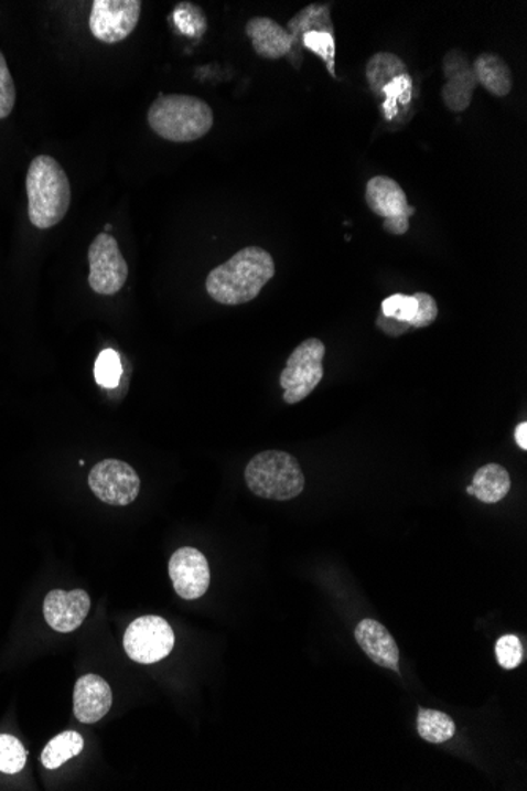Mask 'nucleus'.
<instances>
[{"instance_id": "18", "label": "nucleus", "mask_w": 527, "mask_h": 791, "mask_svg": "<svg viewBox=\"0 0 527 791\" xmlns=\"http://www.w3.org/2000/svg\"><path fill=\"white\" fill-rule=\"evenodd\" d=\"M510 475L501 464L490 463L475 472L472 479L474 496L482 503L496 504L510 492Z\"/></svg>"}, {"instance_id": "28", "label": "nucleus", "mask_w": 527, "mask_h": 791, "mask_svg": "<svg viewBox=\"0 0 527 791\" xmlns=\"http://www.w3.org/2000/svg\"><path fill=\"white\" fill-rule=\"evenodd\" d=\"M17 104V87L6 56L0 51V119H7L12 115Z\"/></svg>"}, {"instance_id": "12", "label": "nucleus", "mask_w": 527, "mask_h": 791, "mask_svg": "<svg viewBox=\"0 0 527 791\" xmlns=\"http://www.w3.org/2000/svg\"><path fill=\"white\" fill-rule=\"evenodd\" d=\"M442 70L445 76L442 100L452 113L466 111L478 86L470 57L456 47L450 50L442 61Z\"/></svg>"}, {"instance_id": "13", "label": "nucleus", "mask_w": 527, "mask_h": 791, "mask_svg": "<svg viewBox=\"0 0 527 791\" xmlns=\"http://www.w3.org/2000/svg\"><path fill=\"white\" fill-rule=\"evenodd\" d=\"M90 597L84 589H54L46 596L43 603V613L51 629L61 633H68L80 628L89 617Z\"/></svg>"}, {"instance_id": "8", "label": "nucleus", "mask_w": 527, "mask_h": 791, "mask_svg": "<svg viewBox=\"0 0 527 791\" xmlns=\"http://www.w3.org/2000/svg\"><path fill=\"white\" fill-rule=\"evenodd\" d=\"M365 201L372 212L384 218V229L394 236L408 233L409 218L416 209L409 206L408 196L397 181L387 175H376L367 182Z\"/></svg>"}, {"instance_id": "10", "label": "nucleus", "mask_w": 527, "mask_h": 791, "mask_svg": "<svg viewBox=\"0 0 527 791\" xmlns=\"http://www.w3.org/2000/svg\"><path fill=\"white\" fill-rule=\"evenodd\" d=\"M139 0H95L89 17L90 32L106 45H115L133 34L141 17Z\"/></svg>"}, {"instance_id": "19", "label": "nucleus", "mask_w": 527, "mask_h": 791, "mask_svg": "<svg viewBox=\"0 0 527 791\" xmlns=\"http://www.w3.org/2000/svg\"><path fill=\"white\" fill-rule=\"evenodd\" d=\"M287 31L291 34L294 46L309 32L324 31L333 34L331 6H327V3H311V6L300 10L294 18H291Z\"/></svg>"}, {"instance_id": "7", "label": "nucleus", "mask_w": 527, "mask_h": 791, "mask_svg": "<svg viewBox=\"0 0 527 791\" xmlns=\"http://www.w3.org/2000/svg\"><path fill=\"white\" fill-rule=\"evenodd\" d=\"M89 287L100 296H115L127 284L128 266L111 234L100 233L90 244Z\"/></svg>"}, {"instance_id": "17", "label": "nucleus", "mask_w": 527, "mask_h": 791, "mask_svg": "<svg viewBox=\"0 0 527 791\" xmlns=\"http://www.w3.org/2000/svg\"><path fill=\"white\" fill-rule=\"evenodd\" d=\"M472 68H474L477 83L494 97H507L510 94L514 78H512L510 67L505 64L503 57L497 54H481L475 58Z\"/></svg>"}, {"instance_id": "20", "label": "nucleus", "mask_w": 527, "mask_h": 791, "mask_svg": "<svg viewBox=\"0 0 527 791\" xmlns=\"http://www.w3.org/2000/svg\"><path fill=\"white\" fill-rule=\"evenodd\" d=\"M405 73H408L405 62L391 53H376L369 58L367 68H365L369 89L376 95H379L387 84Z\"/></svg>"}, {"instance_id": "5", "label": "nucleus", "mask_w": 527, "mask_h": 791, "mask_svg": "<svg viewBox=\"0 0 527 791\" xmlns=\"http://www.w3.org/2000/svg\"><path fill=\"white\" fill-rule=\"evenodd\" d=\"M325 344L320 339H309L299 344L288 359L287 368L281 372L280 386L284 389L288 405L305 400L324 378L322 361Z\"/></svg>"}, {"instance_id": "33", "label": "nucleus", "mask_w": 527, "mask_h": 791, "mask_svg": "<svg viewBox=\"0 0 527 791\" xmlns=\"http://www.w3.org/2000/svg\"><path fill=\"white\" fill-rule=\"evenodd\" d=\"M111 231H112V226L109 225V223H108V225L105 226V233L109 234V233H111Z\"/></svg>"}, {"instance_id": "2", "label": "nucleus", "mask_w": 527, "mask_h": 791, "mask_svg": "<svg viewBox=\"0 0 527 791\" xmlns=\"http://www.w3.org/2000/svg\"><path fill=\"white\" fill-rule=\"evenodd\" d=\"M28 212L32 225L50 229L67 215L72 186L67 172L50 156H39L29 164L25 178Z\"/></svg>"}, {"instance_id": "11", "label": "nucleus", "mask_w": 527, "mask_h": 791, "mask_svg": "<svg viewBox=\"0 0 527 791\" xmlns=\"http://www.w3.org/2000/svg\"><path fill=\"white\" fill-rule=\"evenodd\" d=\"M170 577L182 599L195 600L206 595L211 586V567L196 548H179L170 559Z\"/></svg>"}, {"instance_id": "32", "label": "nucleus", "mask_w": 527, "mask_h": 791, "mask_svg": "<svg viewBox=\"0 0 527 791\" xmlns=\"http://www.w3.org/2000/svg\"><path fill=\"white\" fill-rule=\"evenodd\" d=\"M515 441L523 450L527 449V423H521L515 428Z\"/></svg>"}, {"instance_id": "14", "label": "nucleus", "mask_w": 527, "mask_h": 791, "mask_svg": "<svg viewBox=\"0 0 527 791\" xmlns=\"http://www.w3.org/2000/svg\"><path fill=\"white\" fill-rule=\"evenodd\" d=\"M111 706L112 691L104 677L89 673L76 681L73 712L79 723H98L109 713Z\"/></svg>"}, {"instance_id": "6", "label": "nucleus", "mask_w": 527, "mask_h": 791, "mask_svg": "<svg viewBox=\"0 0 527 791\" xmlns=\"http://www.w3.org/2000/svg\"><path fill=\"white\" fill-rule=\"evenodd\" d=\"M174 631L163 618L148 617L138 618L128 626L123 635V648L128 658L139 664H157L171 654L174 650Z\"/></svg>"}, {"instance_id": "30", "label": "nucleus", "mask_w": 527, "mask_h": 791, "mask_svg": "<svg viewBox=\"0 0 527 791\" xmlns=\"http://www.w3.org/2000/svg\"><path fill=\"white\" fill-rule=\"evenodd\" d=\"M413 298L417 299V314L411 321V328L422 329L433 324L438 318L439 309L433 296L428 292H416Z\"/></svg>"}, {"instance_id": "27", "label": "nucleus", "mask_w": 527, "mask_h": 791, "mask_svg": "<svg viewBox=\"0 0 527 791\" xmlns=\"http://www.w3.org/2000/svg\"><path fill=\"white\" fill-rule=\"evenodd\" d=\"M380 314L391 320L411 324L417 314V299L413 296L394 295L384 300Z\"/></svg>"}, {"instance_id": "26", "label": "nucleus", "mask_w": 527, "mask_h": 791, "mask_svg": "<svg viewBox=\"0 0 527 791\" xmlns=\"http://www.w3.org/2000/svg\"><path fill=\"white\" fill-rule=\"evenodd\" d=\"M122 378V364L115 350H105L95 362V380L98 386L115 389Z\"/></svg>"}, {"instance_id": "24", "label": "nucleus", "mask_w": 527, "mask_h": 791, "mask_svg": "<svg viewBox=\"0 0 527 791\" xmlns=\"http://www.w3.org/2000/svg\"><path fill=\"white\" fill-rule=\"evenodd\" d=\"M28 761V750L20 739L12 735H0V772L17 774L23 771Z\"/></svg>"}, {"instance_id": "15", "label": "nucleus", "mask_w": 527, "mask_h": 791, "mask_svg": "<svg viewBox=\"0 0 527 791\" xmlns=\"http://www.w3.org/2000/svg\"><path fill=\"white\" fill-rule=\"evenodd\" d=\"M354 635H356L362 651L376 665L400 673V650H398V644L391 633L380 622L375 620L361 621Z\"/></svg>"}, {"instance_id": "21", "label": "nucleus", "mask_w": 527, "mask_h": 791, "mask_svg": "<svg viewBox=\"0 0 527 791\" xmlns=\"http://www.w3.org/2000/svg\"><path fill=\"white\" fill-rule=\"evenodd\" d=\"M417 730L420 738L424 741L441 745L449 741L456 734V725L452 717L445 713L434 712V709L419 708V717H417Z\"/></svg>"}, {"instance_id": "9", "label": "nucleus", "mask_w": 527, "mask_h": 791, "mask_svg": "<svg viewBox=\"0 0 527 791\" xmlns=\"http://www.w3.org/2000/svg\"><path fill=\"white\" fill-rule=\"evenodd\" d=\"M87 482L101 503L117 507L133 503L141 490L138 472L122 460L98 461L90 470Z\"/></svg>"}, {"instance_id": "23", "label": "nucleus", "mask_w": 527, "mask_h": 791, "mask_svg": "<svg viewBox=\"0 0 527 791\" xmlns=\"http://www.w3.org/2000/svg\"><path fill=\"white\" fill-rule=\"evenodd\" d=\"M380 94H384V97H386V100H384L383 104L384 116H386L387 120H391L398 115L400 105H409V101H411V75H409V73H405V75L398 76V78L391 81L390 84H387V86L380 90Z\"/></svg>"}, {"instance_id": "29", "label": "nucleus", "mask_w": 527, "mask_h": 791, "mask_svg": "<svg viewBox=\"0 0 527 791\" xmlns=\"http://www.w3.org/2000/svg\"><path fill=\"white\" fill-rule=\"evenodd\" d=\"M496 658L503 669H516L523 661L521 640L516 635L501 637L496 643Z\"/></svg>"}, {"instance_id": "4", "label": "nucleus", "mask_w": 527, "mask_h": 791, "mask_svg": "<svg viewBox=\"0 0 527 791\" xmlns=\"http://www.w3.org/2000/svg\"><path fill=\"white\" fill-rule=\"evenodd\" d=\"M245 482L264 500L289 501L305 489V475L299 461L283 450H264L245 468Z\"/></svg>"}, {"instance_id": "31", "label": "nucleus", "mask_w": 527, "mask_h": 791, "mask_svg": "<svg viewBox=\"0 0 527 791\" xmlns=\"http://www.w3.org/2000/svg\"><path fill=\"white\" fill-rule=\"evenodd\" d=\"M376 325L386 333V335L389 336H400L402 333H406L411 329V325L406 324V322H400L397 320H391V318H386L384 314L379 313L378 321H376Z\"/></svg>"}, {"instance_id": "16", "label": "nucleus", "mask_w": 527, "mask_h": 791, "mask_svg": "<svg viewBox=\"0 0 527 791\" xmlns=\"http://www.w3.org/2000/svg\"><path fill=\"white\" fill-rule=\"evenodd\" d=\"M248 39H250L252 50L258 56L277 61V58L287 57L294 51V42L287 29L281 28L272 18L256 17L251 18L245 28Z\"/></svg>"}, {"instance_id": "22", "label": "nucleus", "mask_w": 527, "mask_h": 791, "mask_svg": "<svg viewBox=\"0 0 527 791\" xmlns=\"http://www.w3.org/2000/svg\"><path fill=\"white\" fill-rule=\"evenodd\" d=\"M84 749L83 736L76 731H64L51 739L43 750L42 763L47 769H57L72 758L78 757Z\"/></svg>"}, {"instance_id": "25", "label": "nucleus", "mask_w": 527, "mask_h": 791, "mask_svg": "<svg viewBox=\"0 0 527 791\" xmlns=\"http://www.w3.org/2000/svg\"><path fill=\"white\" fill-rule=\"evenodd\" d=\"M300 45L310 50L311 53L320 56L327 65L329 73L336 78L335 75V36L332 32L313 31L309 32L300 39Z\"/></svg>"}, {"instance_id": "34", "label": "nucleus", "mask_w": 527, "mask_h": 791, "mask_svg": "<svg viewBox=\"0 0 527 791\" xmlns=\"http://www.w3.org/2000/svg\"><path fill=\"white\" fill-rule=\"evenodd\" d=\"M466 492L470 494H474V489H472V485L467 487Z\"/></svg>"}, {"instance_id": "1", "label": "nucleus", "mask_w": 527, "mask_h": 791, "mask_svg": "<svg viewBox=\"0 0 527 791\" xmlns=\"http://www.w3.org/2000/svg\"><path fill=\"white\" fill-rule=\"evenodd\" d=\"M276 276L272 255L261 247L241 248L233 258L215 267L207 276L206 289L215 302L241 306L258 298L262 288Z\"/></svg>"}, {"instance_id": "3", "label": "nucleus", "mask_w": 527, "mask_h": 791, "mask_svg": "<svg viewBox=\"0 0 527 791\" xmlns=\"http://www.w3.org/2000/svg\"><path fill=\"white\" fill-rule=\"evenodd\" d=\"M214 120L211 106L193 95H160L148 113L153 133L178 145L206 137Z\"/></svg>"}]
</instances>
